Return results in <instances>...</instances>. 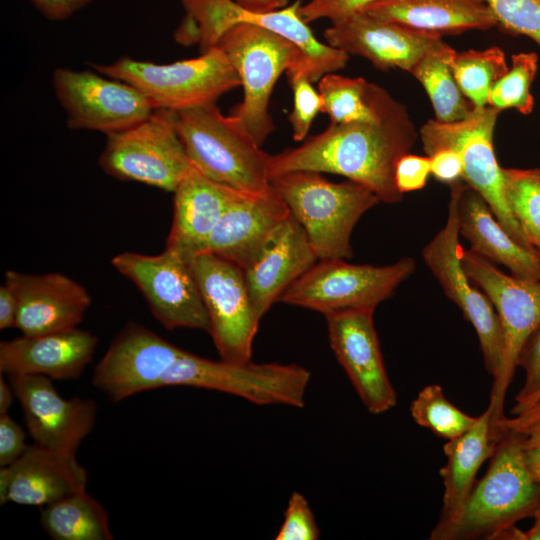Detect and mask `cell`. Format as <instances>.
<instances>
[{
    "label": "cell",
    "mask_w": 540,
    "mask_h": 540,
    "mask_svg": "<svg viewBox=\"0 0 540 540\" xmlns=\"http://www.w3.org/2000/svg\"><path fill=\"white\" fill-rule=\"evenodd\" d=\"M92 383L115 402L167 386L202 388L252 400L262 389L263 373L251 361L235 364L203 358L140 324L129 323L96 365Z\"/></svg>",
    "instance_id": "6da1fadb"
},
{
    "label": "cell",
    "mask_w": 540,
    "mask_h": 540,
    "mask_svg": "<svg viewBox=\"0 0 540 540\" xmlns=\"http://www.w3.org/2000/svg\"><path fill=\"white\" fill-rule=\"evenodd\" d=\"M416 139L408 110L398 102L378 120L330 122L300 146L270 155L269 175L298 170L337 174L364 185L380 201L396 204L403 194L395 183V167Z\"/></svg>",
    "instance_id": "7a4b0ae2"
},
{
    "label": "cell",
    "mask_w": 540,
    "mask_h": 540,
    "mask_svg": "<svg viewBox=\"0 0 540 540\" xmlns=\"http://www.w3.org/2000/svg\"><path fill=\"white\" fill-rule=\"evenodd\" d=\"M484 476L476 481L457 517L432 529L431 540H498L540 505V483L524 459L521 433L501 430Z\"/></svg>",
    "instance_id": "3957f363"
},
{
    "label": "cell",
    "mask_w": 540,
    "mask_h": 540,
    "mask_svg": "<svg viewBox=\"0 0 540 540\" xmlns=\"http://www.w3.org/2000/svg\"><path fill=\"white\" fill-rule=\"evenodd\" d=\"M270 184L302 225L318 259L353 256L352 231L362 215L380 199L352 180L334 183L315 171L275 175Z\"/></svg>",
    "instance_id": "277c9868"
},
{
    "label": "cell",
    "mask_w": 540,
    "mask_h": 540,
    "mask_svg": "<svg viewBox=\"0 0 540 540\" xmlns=\"http://www.w3.org/2000/svg\"><path fill=\"white\" fill-rule=\"evenodd\" d=\"M177 131L192 165L211 180L249 194L271 187L270 155L215 103L177 111Z\"/></svg>",
    "instance_id": "5b68a950"
},
{
    "label": "cell",
    "mask_w": 540,
    "mask_h": 540,
    "mask_svg": "<svg viewBox=\"0 0 540 540\" xmlns=\"http://www.w3.org/2000/svg\"><path fill=\"white\" fill-rule=\"evenodd\" d=\"M217 47L227 56L243 87L242 102L231 115L262 146L275 129L269 103L276 81L284 71L301 70L313 82L312 68L295 44L256 24L230 27Z\"/></svg>",
    "instance_id": "8992f818"
},
{
    "label": "cell",
    "mask_w": 540,
    "mask_h": 540,
    "mask_svg": "<svg viewBox=\"0 0 540 540\" xmlns=\"http://www.w3.org/2000/svg\"><path fill=\"white\" fill-rule=\"evenodd\" d=\"M185 15L174 32L182 46H198L201 53L217 46L222 34L239 23L265 27L295 44L308 60L313 82L343 69L349 54L320 42L301 14V2L268 12L247 9L235 0H181Z\"/></svg>",
    "instance_id": "52a82bcc"
},
{
    "label": "cell",
    "mask_w": 540,
    "mask_h": 540,
    "mask_svg": "<svg viewBox=\"0 0 540 540\" xmlns=\"http://www.w3.org/2000/svg\"><path fill=\"white\" fill-rule=\"evenodd\" d=\"M92 66L104 76L134 86L155 109L176 112L215 103L223 94L241 86L236 70L217 46L198 57L169 64L122 57L110 64Z\"/></svg>",
    "instance_id": "ba28073f"
},
{
    "label": "cell",
    "mask_w": 540,
    "mask_h": 540,
    "mask_svg": "<svg viewBox=\"0 0 540 540\" xmlns=\"http://www.w3.org/2000/svg\"><path fill=\"white\" fill-rule=\"evenodd\" d=\"M500 112L487 105L473 108L464 119L454 122L430 119L420 128L423 150L427 156L442 148L454 150L462 162L464 182L482 196L514 240L537 253L505 199L503 168L497 161L493 143Z\"/></svg>",
    "instance_id": "9c48e42d"
},
{
    "label": "cell",
    "mask_w": 540,
    "mask_h": 540,
    "mask_svg": "<svg viewBox=\"0 0 540 540\" xmlns=\"http://www.w3.org/2000/svg\"><path fill=\"white\" fill-rule=\"evenodd\" d=\"M99 166L118 180L174 192L193 166L177 131V112L155 109L140 123L108 134Z\"/></svg>",
    "instance_id": "30bf717a"
},
{
    "label": "cell",
    "mask_w": 540,
    "mask_h": 540,
    "mask_svg": "<svg viewBox=\"0 0 540 540\" xmlns=\"http://www.w3.org/2000/svg\"><path fill=\"white\" fill-rule=\"evenodd\" d=\"M415 269L416 263L411 257L385 266L319 259L285 290L280 301L324 316L350 309H375L391 297Z\"/></svg>",
    "instance_id": "8fae6325"
},
{
    "label": "cell",
    "mask_w": 540,
    "mask_h": 540,
    "mask_svg": "<svg viewBox=\"0 0 540 540\" xmlns=\"http://www.w3.org/2000/svg\"><path fill=\"white\" fill-rule=\"evenodd\" d=\"M461 262L471 281L491 301L501 323L502 362L500 372L493 380L489 402L497 428V423L505 417V396L517 367L519 352L540 325V280L508 275L472 250L462 249Z\"/></svg>",
    "instance_id": "7c38bea8"
},
{
    "label": "cell",
    "mask_w": 540,
    "mask_h": 540,
    "mask_svg": "<svg viewBox=\"0 0 540 540\" xmlns=\"http://www.w3.org/2000/svg\"><path fill=\"white\" fill-rule=\"evenodd\" d=\"M464 180L450 187L448 216L444 227L423 248L422 257L445 295L474 327L485 368L498 376L503 354V333L497 312L486 294L466 274L459 243L458 199Z\"/></svg>",
    "instance_id": "4fadbf2b"
},
{
    "label": "cell",
    "mask_w": 540,
    "mask_h": 540,
    "mask_svg": "<svg viewBox=\"0 0 540 540\" xmlns=\"http://www.w3.org/2000/svg\"><path fill=\"white\" fill-rule=\"evenodd\" d=\"M189 262L208 314V333L220 359L235 364L250 362L260 320L243 269L211 253L196 254Z\"/></svg>",
    "instance_id": "5bb4252c"
},
{
    "label": "cell",
    "mask_w": 540,
    "mask_h": 540,
    "mask_svg": "<svg viewBox=\"0 0 540 540\" xmlns=\"http://www.w3.org/2000/svg\"><path fill=\"white\" fill-rule=\"evenodd\" d=\"M111 264L137 286L166 329L209 332L208 314L189 259L179 252L168 247L156 255L126 251L115 255Z\"/></svg>",
    "instance_id": "9a60e30c"
},
{
    "label": "cell",
    "mask_w": 540,
    "mask_h": 540,
    "mask_svg": "<svg viewBox=\"0 0 540 540\" xmlns=\"http://www.w3.org/2000/svg\"><path fill=\"white\" fill-rule=\"evenodd\" d=\"M52 86L71 129L108 135L140 123L155 110L134 86L88 70L57 68Z\"/></svg>",
    "instance_id": "2e32d148"
},
{
    "label": "cell",
    "mask_w": 540,
    "mask_h": 540,
    "mask_svg": "<svg viewBox=\"0 0 540 540\" xmlns=\"http://www.w3.org/2000/svg\"><path fill=\"white\" fill-rule=\"evenodd\" d=\"M350 309L325 316L330 347L367 411L379 415L394 408L396 391L383 361L373 314Z\"/></svg>",
    "instance_id": "e0dca14e"
},
{
    "label": "cell",
    "mask_w": 540,
    "mask_h": 540,
    "mask_svg": "<svg viewBox=\"0 0 540 540\" xmlns=\"http://www.w3.org/2000/svg\"><path fill=\"white\" fill-rule=\"evenodd\" d=\"M9 379L34 443L76 454L94 426L95 403L78 397L62 398L51 379L43 375H12Z\"/></svg>",
    "instance_id": "ac0fdd59"
},
{
    "label": "cell",
    "mask_w": 540,
    "mask_h": 540,
    "mask_svg": "<svg viewBox=\"0 0 540 540\" xmlns=\"http://www.w3.org/2000/svg\"><path fill=\"white\" fill-rule=\"evenodd\" d=\"M17 300L15 328L35 336L76 328L91 305L85 287L61 273L5 272L4 282Z\"/></svg>",
    "instance_id": "d6986e66"
},
{
    "label": "cell",
    "mask_w": 540,
    "mask_h": 540,
    "mask_svg": "<svg viewBox=\"0 0 540 540\" xmlns=\"http://www.w3.org/2000/svg\"><path fill=\"white\" fill-rule=\"evenodd\" d=\"M290 214L287 204L272 185L260 194L240 192L199 253L217 255L245 269Z\"/></svg>",
    "instance_id": "ffe728a7"
},
{
    "label": "cell",
    "mask_w": 540,
    "mask_h": 540,
    "mask_svg": "<svg viewBox=\"0 0 540 540\" xmlns=\"http://www.w3.org/2000/svg\"><path fill=\"white\" fill-rule=\"evenodd\" d=\"M323 35L328 45L349 55L362 56L379 70L400 69L409 73L440 37L375 18L365 11L331 23Z\"/></svg>",
    "instance_id": "44dd1931"
},
{
    "label": "cell",
    "mask_w": 540,
    "mask_h": 540,
    "mask_svg": "<svg viewBox=\"0 0 540 540\" xmlns=\"http://www.w3.org/2000/svg\"><path fill=\"white\" fill-rule=\"evenodd\" d=\"M87 473L75 453L37 443L27 446L12 464L0 470V502L43 507L85 490Z\"/></svg>",
    "instance_id": "7402d4cb"
},
{
    "label": "cell",
    "mask_w": 540,
    "mask_h": 540,
    "mask_svg": "<svg viewBox=\"0 0 540 540\" xmlns=\"http://www.w3.org/2000/svg\"><path fill=\"white\" fill-rule=\"evenodd\" d=\"M98 339L77 327L0 343V371L12 375L35 374L50 379L78 378L91 362Z\"/></svg>",
    "instance_id": "603a6c76"
},
{
    "label": "cell",
    "mask_w": 540,
    "mask_h": 540,
    "mask_svg": "<svg viewBox=\"0 0 540 540\" xmlns=\"http://www.w3.org/2000/svg\"><path fill=\"white\" fill-rule=\"evenodd\" d=\"M318 260L304 228L290 214L258 257L243 269L256 317L261 320Z\"/></svg>",
    "instance_id": "cb8c5ba5"
},
{
    "label": "cell",
    "mask_w": 540,
    "mask_h": 540,
    "mask_svg": "<svg viewBox=\"0 0 540 540\" xmlns=\"http://www.w3.org/2000/svg\"><path fill=\"white\" fill-rule=\"evenodd\" d=\"M240 192L192 166L173 192V219L166 247L187 259L198 254Z\"/></svg>",
    "instance_id": "d4e9b609"
},
{
    "label": "cell",
    "mask_w": 540,
    "mask_h": 540,
    "mask_svg": "<svg viewBox=\"0 0 540 540\" xmlns=\"http://www.w3.org/2000/svg\"><path fill=\"white\" fill-rule=\"evenodd\" d=\"M457 210L459 234L469 242L470 250L505 266L513 276L540 280V255L514 240L482 196L466 183Z\"/></svg>",
    "instance_id": "484cf974"
},
{
    "label": "cell",
    "mask_w": 540,
    "mask_h": 540,
    "mask_svg": "<svg viewBox=\"0 0 540 540\" xmlns=\"http://www.w3.org/2000/svg\"><path fill=\"white\" fill-rule=\"evenodd\" d=\"M361 11L440 37L497 26L484 0H375Z\"/></svg>",
    "instance_id": "4316f807"
},
{
    "label": "cell",
    "mask_w": 540,
    "mask_h": 540,
    "mask_svg": "<svg viewBox=\"0 0 540 540\" xmlns=\"http://www.w3.org/2000/svg\"><path fill=\"white\" fill-rule=\"evenodd\" d=\"M501 432L493 423L492 408L488 405L468 431L443 445L446 463L439 471L444 492L438 525L457 517L476 482L478 470L494 453Z\"/></svg>",
    "instance_id": "83f0119b"
},
{
    "label": "cell",
    "mask_w": 540,
    "mask_h": 540,
    "mask_svg": "<svg viewBox=\"0 0 540 540\" xmlns=\"http://www.w3.org/2000/svg\"><path fill=\"white\" fill-rule=\"evenodd\" d=\"M321 112L332 123L374 121L389 112L398 101L384 88L362 77H346L335 72L318 81Z\"/></svg>",
    "instance_id": "f1b7e54d"
},
{
    "label": "cell",
    "mask_w": 540,
    "mask_h": 540,
    "mask_svg": "<svg viewBox=\"0 0 540 540\" xmlns=\"http://www.w3.org/2000/svg\"><path fill=\"white\" fill-rule=\"evenodd\" d=\"M456 52L439 37L410 71L427 93L434 119L441 122L464 119L474 108L461 92L452 71Z\"/></svg>",
    "instance_id": "f546056e"
},
{
    "label": "cell",
    "mask_w": 540,
    "mask_h": 540,
    "mask_svg": "<svg viewBox=\"0 0 540 540\" xmlns=\"http://www.w3.org/2000/svg\"><path fill=\"white\" fill-rule=\"evenodd\" d=\"M41 508V524L52 539H113L106 510L85 490L66 495Z\"/></svg>",
    "instance_id": "4dcf8cb0"
},
{
    "label": "cell",
    "mask_w": 540,
    "mask_h": 540,
    "mask_svg": "<svg viewBox=\"0 0 540 540\" xmlns=\"http://www.w3.org/2000/svg\"><path fill=\"white\" fill-rule=\"evenodd\" d=\"M508 68L505 53L497 46L456 52L452 60L455 80L474 108L488 105L493 84Z\"/></svg>",
    "instance_id": "1f68e13d"
},
{
    "label": "cell",
    "mask_w": 540,
    "mask_h": 540,
    "mask_svg": "<svg viewBox=\"0 0 540 540\" xmlns=\"http://www.w3.org/2000/svg\"><path fill=\"white\" fill-rule=\"evenodd\" d=\"M504 195L532 248L540 254L539 169L503 168Z\"/></svg>",
    "instance_id": "d6a6232c"
},
{
    "label": "cell",
    "mask_w": 540,
    "mask_h": 540,
    "mask_svg": "<svg viewBox=\"0 0 540 540\" xmlns=\"http://www.w3.org/2000/svg\"><path fill=\"white\" fill-rule=\"evenodd\" d=\"M417 425L431 430L445 440L456 438L468 431L478 416H471L453 405L439 384H428L417 394L410 406Z\"/></svg>",
    "instance_id": "836d02e7"
},
{
    "label": "cell",
    "mask_w": 540,
    "mask_h": 540,
    "mask_svg": "<svg viewBox=\"0 0 540 540\" xmlns=\"http://www.w3.org/2000/svg\"><path fill=\"white\" fill-rule=\"evenodd\" d=\"M507 72L492 86L488 105L498 109H515L523 115L533 111L531 85L538 70V55L534 52L515 53Z\"/></svg>",
    "instance_id": "e575fe53"
},
{
    "label": "cell",
    "mask_w": 540,
    "mask_h": 540,
    "mask_svg": "<svg viewBox=\"0 0 540 540\" xmlns=\"http://www.w3.org/2000/svg\"><path fill=\"white\" fill-rule=\"evenodd\" d=\"M484 1L502 31L529 37L540 47V0Z\"/></svg>",
    "instance_id": "d590c367"
},
{
    "label": "cell",
    "mask_w": 540,
    "mask_h": 540,
    "mask_svg": "<svg viewBox=\"0 0 540 540\" xmlns=\"http://www.w3.org/2000/svg\"><path fill=\"white\" fill-rule=\"evenodd\" d=\"M293 92V110L289 115L292 136L295 141L307 138L314 118L322 109V98L313 82L301 70L286 72Z\"/></svg>",
    "instance_id": "8d00e7d4"
},
{
    "label": "cell",
    "mask_w": 540,
    "mask_h": 540,
    "mask_svg": "<svg viewBox=\"0 0 540 540\" xmlns=\"http://www.w3.org/2000/svg\"><path fill=\"white\" fill-rule=\"evenodd\" d=\"M517 366L523 368L525 381L515 397L511 409L513 416L536 403L540 397V325L530 334L517 357Z\"/></svg>",
    "instance_id": "74e56055"
},
{
    "label": "cell",
    "mask_w": 540,
    "mask_h": 540,
    "mask_svg": "<svg viewBox=\"0 0 540 540\" xmlns=\"http://www.w3.org/2000/svg\"><path fill=\"white\" fill-rule=\"evenodd\" d=\"M320 532L315 516L306 498L293 492L288 500L284 519L276 540H316Z\"/></svg>",
    "instance_id": "f35d334b"
},
{
    "label": "cell",
    "mask_w": 540,
    "mask_h": 540,
    "mask_svg": "<svg viewBox=\"0 0 540 540\" xmlns=\"http://www.w3.org/2000/svg\"><path fill=\"white\" fill-rule=\"evenodd\" d=\"M375 0H308L301 4L300 14L306 23L320 19L336 22L352 13L363 10Z\"/></svg>",
    "instance_id": "ab89813d"
},
{
    "label": "cell",
    "mask_w": 540,
    "mask_h": 540,
    "mask_svg": "<svg viewBox=\"0 0 540 540\" xmlns=\"http://www.w3.org/2000/svg\"><path fill=\"white\" fill-rule=\"evenodd\" d=\"M430 174L429 156L408 153L402 156L396 164L395 183L402 194L417 191L425 187Z\"/></svg>",
    "instance_id": "60d3db41"
},
{
    "label": "cell",
    "mask_w": 540,
    "mask_h": 540,
    "mask_svg": "<svg viewBox=\"0 0 540 540\" xmlns=\"http://www.w3.org/2000/svg\"><path fill=\"white\" fill-rule=\"evenodd\" d=\"M25 432L8 413L0 414V466L15 462L26 450Z\"/></svg>",
    "instance_id": "b9f144b4"
},
{
    "label": "cell",
    "mask_w": 540,
    "mask_h": 540,
    "mask_svg": "<svg viewBox=\"0 0 540 540\" xmlns=\"http://www.w3.org/2000/svg\"><path fill=\"white\" fill-rule=\"evenodd\" d=\"M431 174L449 186L463 180V166L459 155L452 149H438L429 155Z\"/></svg>",
    "instance_id": "7bdbcfd3"
},
{
    "label": "cell",
    "mask_w": 540,
    "mask_h": 540,
    "mask_svg": "<svg viewBox=\"0 0 540 540\" xmlns=\"http://www.w3.org/2000/svg\"><path fill=\"white\" fill-rule=\"evenodd\" d=\"M49 20L61 21L79 11L91 0H30Z\"/></svg>",
    "instance_id": "ee69618b"
},
{
    "label": "cell",
    "mask_w": 540,
    "mask_h": 540,
    "mask_svg": "<svg viewBox=\"0 0 540 540\" xmlns=\"http://www.w3.org/2000/svg\"><path fill=\"white\" fill-rule=\"evenodd\" d=\"M17 300L12 290L4 283L0 287V329L15 327Z\"/></svg>",
    "instance_id": "f6af8a7d"
},
{
    "label": "cell",
    "mask_w": 540,
    "mask_h": 540,
    "mask_svg": "<svg viewBox=\"0 0 540 540\" xmlns=\"http://www.w3.org/2000/svg\"><path fill=\"white\" fill-rule=\"evenodd\" d=\"M538 420H540V400L518 415L511 418L504 417L497 423V428L518 431Z\"/></svg>",
    "instance_id": "bcb514c9"
},
{
    "label": "cell",
    "mask_w": 540,
    "mask_h": 540,
    "mask_svg": "<svg viewBox=\"0 0 540 540\" xmlns=\"http://www.w3.org/2000/svg\"><path fill=\"white\" fill-rule=\"evenodd\" d=\"M241 6L259 12H268L286 7L288 0H235Z\"/></svg>",
    "instance_id": "7dc6e473"
},
{
    "label": "cell",
    "mask_w": 540,
    "mask_h": 540,
    "mask_svg": "<svg viewBox=\"0 0 540 540\" xmlns=\"http://www.w3.org/2000/svg\"><path fill=\"white\" fill-rule=\"evenodd\" d=\"M515 432L521 433L524 448H540V420Z\"/></svg>",
    "instance_id": "c3c4849f"
},
{
    "label": "cell",
    "mask_w": 540,
    "mask_h": 540,
    "mask_svg": "<svg viewBox=\"0 0 540 540\" xmlns=\"http://www.w3.org/2000/svg\"><path fill=\"white\" fill-rule=\"evenodd\" d=\"M524 459L532 477L540 483V448H524Z\"/></svg>",
    "instance_id": "681fc988"
},
{
    "label": "cell",
    "mask_w": 540,
    "mask_h": 540,
    "mask_svg": "<svg viewBox=\"0 0 540 540\" xmlns=\"http://www.w3.org/2000/svg\"><path fill=\"white\" fill-rule=\"evenodd\" d=\"M15 397L14 391L11 385H8L3 377H0V414L8 412L13 399Z\"/></svg>",
    "instance_id": "f907efd6"
},
{
    "label": "cell",
    "mask_w": 540,
    "mask_h": 540,
    "mask_svg": "<svg viewBox=\"0 0 540 540\" xmlns=\"http://www.w3.org/2000/svg\"><path fill=\"white\" fill-rule=\"evenodd\" d=\"M537 510L540 512V505H539V507L537 508Z\"/></svg>",
    "instance_id": "816d5d0a"
},
{
    "label": "cell",
    "mask_w": 540,
    "mask_h": 540,
    "mask_svg": "<svg viewBox=\"0 0 540 540\" xmlns=\"http://www.w3.org/2000/svg\"><path fill=\"white\" fill-rule=\"evenodd\" d=\"M539 175H540V168H539Z\"/></svg>",
    "instance_id": "f5cc1de1"
},
{
    "label": "cell",
    "mask_w": 540,
    "mask_h": 540,
    "mask_svg": "<svg viewBox=\"0 0 540 540\" xmlns=\"http://www.w3.org/2000/svg\"><path fill=\"white\" fill-rule=\"evenodd\" d=\"M538 400H540V397H539V399H538ZM534 404H535V403H534Z\"/></svg>",
    "instance_id": "db71d44e"
}]
</instances>
